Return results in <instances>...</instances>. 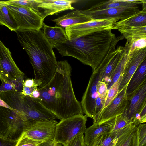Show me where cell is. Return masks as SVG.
Returning <instances> with one entry per match:
<instances>
[{
    "mask_svg": "<svg viewBox=\"0 0 146 146\" xmlns=\"http://www.w3.org/2000/svg\"><path fill=\"white\" fill-rule=\"evenodd\" d=\"M40 96V93L38 88L35 89L32 94L31 98L35 99H38Z\"/></svg>",
    "mask_w": 146,
    "mask_h": 146,
    "instance_id": "obj_45",
    "label": "cell"
},
{
    "mask_svg": "<svg viewBox=\"0 0 146 146\" xmlns=\"http://www.w3.org/2000/svg\"><path fill=\"white\" fill-rule=\"evenodd\" d=\"M7 3L3 5L0 8V25L5 26L11 31L16 32L18 30V27L7 7Z\"/></svg>",
    "mask_w": 146,
    "mask_h": 146,
    "instance_id": "obj_27",
    "label": "cell"
},
{
    "mask_svg": "<svg viewBox=\"0 0 146 146\" xmlns=\"http://www.w3.org/2000/svg\"><path fill=\"white\" fill-rule=\"evenodd\" d=\"M99 80L98 73L95 70L91 76L80 102L83 114L92 119L98 94L96 85Z\"/></svg>",
    "mask_w": 146,
    "mask_h": 146,
    "instance_id": "obj_15",
    "label": "cell"
},
{
    "mask_svg": "<svg viewBox=\"0 0 146 146\" xmlns=\"http://www.w3.org/2000/svg\"><path fill=\"white\" fill-rule=\"evenodd\" d=\"M0 106L8 108L11 110H14L11 108L7 104L0 98Z\"/></svg>",
    "mask_w": 146,
    "mask_h": 146,
    "instance_id": "obj_46",
    "label": "cell"
},
{
    "mask_svg": "<svg viewBox=\"0 0 146 146\" xmlns=\"http://www.w3.org/2000/svg\"><path fill=\"white\" fill-rule=\"evenodd\" d=\"M132 124L127 121L123 115H118L116 117L115 123L111 131L122 129Z\"/></svg>",
    "mask_w": 146,
    "mask_h": 146,
    "instance_id": "obj_34",
    "label": "cell"
},
{
    "mask_svg": "<svg viewBox=\"0 0 146 146\" xmlns=\"http://www.w3.org/2000/svg\"><path fill=\"white\" fill-rule=\"evenodd\" d=\"M58 123L55 119L25 121L23 134L31 139L42 142L54 140Z\"/></svg>",
    "mask_w": 146,
    "mask_h": 146,
    "instance_id": "obj_11",
    "label": "cell"
},
{
    "mask_svg": "<svg viewBox=\"0 0 146 146\" xmlns=\"http://www.w3.org/2000/svg\"><path fill=\"white\" fill-rule=\"evenodd\" d=\"M127 86L119 92L113 100L103 110L96 123H102L123 114L127 102Z\"/></svg>",
    "mask_w": 146,
    "mask_h": 146,
    "instance_id": "obj_14",
    "label": "cell"
},
{
    "mask_svg": "<svg viewBox=\"0 0 146 146\" xmlns=\"http://www.w3.org/2000/svg\"><path fill=\"white\" fill-rule=\"evenodd\" d=\"M34 1L35 0L7 1L8 4L30 8L39 13L38 10L35 6Z\"/></svg>",
    "mask_w": 146,
    "mask_h": 146,
    "instance_id": "obj_32",
    "label": "cell"
},
{
    "mask_svg": "<svg viewBox=\"0 0 146 146\" xmlns=\"http://www.w3.org/2000/svg\"><path fill=\"white\" fill-rule=\"evenodd\" d=\"M128 55L119 86V92L127 86L137 68L146 59V47L135 51L130 54H128Z\"/></svg>",
    "mask_w": 146,
    "mask_h": 146,
    "instance_id": "obj_17",
    "label": "cell"
},
{
    "mask_svg": "<svg viewBox=\"0 0 146 146\" xmlns=\"http://www.w3.org/2000/svg\"><path fill=\"white\" fill-rule=\"evenodd\" d=\"M17 141L9 140L0 136V146H15Z\"/></svg>",
    "mask_w": 146,
    "mask_h": 146,
    "instance_id": "obj_42",
    "label": "cell"
},
{
    "mask_svg": "<svg viewBox=\"0 0 146 146\" xmlns=\"http://www.w3.org/2000/svg\"><path fill=\"white\" fill-rule=\"evenodd\" d=\"M146 122V105L145 106L139 114L133 120L132 124L137 127L138 125L145 123Z\"/></svg>",
    "mask_w": 146,
    "mask_h": 146,
    "instance_id": "obj_37",
    "label": "cell"
},
{
    "mask_svg": "<svg viewBox=\"0 0 146 146\" xmlns=\"http://www.w3.org/2000/svg\"><path fill=\"white\" fill-rule=\"evenodd\" d=\"M124 39L122 35L116 36L107 54L95 70L98 73L99 80L104 82L106 85L118 62L124 48V47L120 46L116 49V44Z\"/></svg>",
    "mask_w": 146,
    "mask_h": 146,
    "instance_id": "obj_9",
    "label": "cell"
},
{
    "mask_svg": "<svg viewBox=\"0 0 146 146\" xmlns=\"http://www.w3.org/2000/svg\"><path fill=\"white\" fill-rule=\"evenodd\" d=\"M135 127L132 124L122 129L104 135L102 146H121Z\"/></svg>",
    "mask_w": 146,
    "mask_h": 146,
    "instance_id": "obj_20",
    "label": "cell"
},
{
    "mask_svg": "<svg viewBox=\"0 0 146 146\" xmlns=\"http://www.w3.org/2000/svg\"><path fill=\"white\" fill-rule=\"evenodd\" d=\"M146 26L132 27L118 30L121 33L124 38L129 43L135 40L146 38Z\"/></svg>",
    "mask_w": 146,
    "mask_h": 146,
    "instance_id": "obj_26",
    "label": "cell"
},
{
    "mask_svg": "<svg viewBox=\"0 0 146 146\" xmlns=\"http://www.w3.org/2000/svg\"><path fill=\"white\" fill-rule=\"evenodd\" d=\"M128 48L126 42L118 62L107 85L108 90L122 75L128 58Z\"/></svg>",
    "mask_w": 146,
    "mask_h": 146,
    "instance_id": "obj_25",
    "label": "cell"
},
{
    "mask_svg": "<svg viewBox=\"0 0 146 146\" xmlns=\"http://www.w3.org/2000/svg\"><path fill=\"white\" fill-rule=\"evenodd\" d=\"M65 146H87L84 134L81 133L76 136Z\"/></svg>",
    "mask_w": 146,
    "mask_h": 146,
    "instance_id": "obj_36",
    "label": "cell"
},
{
    "mask_svg": "<svg viewBox=\"0 0 146 146\" xmlns=\"http://www.w3.org/2000/svg\"><path fill=\"white\" fill-rule=\"evenodd\" d=\"M145 2L146 0H111L98 3L88 9L91 11L101 10L120 7L142 5Z\"/></svg>",
    "mask_w": 146,
    "mask_h": 146,
    "instance_id": "obj_24",
    "label": "cell"
},
{
    "mask_svg": "<svg viewBox=\"0 0 146 146\" xmlns=\"http://www.w3.org/2000/svg\"><path fill=\"white\" fill-rule=\"evenodd\" d=\"M126 42L128 54H130L135 51L146 47V38L136 39L129 43Z\"/></svg>",
    "mask_w": 146,
    "mask_h": 146,
    "instance_id": "obj_30",
    "label": "cell"
},
{
    "mask_svg": "<svg viewBox=\"0 0 146 146\" xmlns=\"http://www.w3.org/2000/svg\"><path fill=\"white\" fill-rule=\"evenodd\" d=\"M72 68L66 60L57 62L53 78L45 86L38 89V99L60 120L78 114H84L77 99L71 78Z\"/></svg>",
    "mask_w": 146,
    "mask_h": 146,
    "instance_id": "obj_1",
    "label": "cell"
},
{
    "mask_svg": "<svg viewBox=\"0 0 146 146\" xmlns=\"http://www.w3.org/2000/svg\"><path fill=\"white\" fill-rule=\"evenodd\" d=\"M78 1L75 0H35L34 3L44 19L48 15L66 10H74V8L72 5Z\"/></svg>",
    "mask_w": 146,
    "mask_h": 146,
    "instance_id": "obj_16",
    "label": "cell"
},
{
    "mask_svg": "<svg viewBox=\"0 0 146 146\" xmlns=\"http://www.w3.org/2000/svg\"><path fill=\"white\" fill-rule=\"evenodd\" d=\"M116 117L100 123H93L86 128L84 139L87 146H90L99 137L111 132L115 125Z\"/></svg>",
    "mask_w": 146,
    "mask_h": 146,
    "instance_id": "obj_18",
    "label": "cell"
},
{
    "mask_svg": "<svg viewBox=\"0 0 146 146\" xmlns=\"http://www.w3.org/2000/svg\"><path fill=\"white\" fill-rule=\"evenodd\" d=\"M0 98L11 108L19 111L25 121H50L57 119L38 99L10 91L0 94Z\"/></svg>",
    "mask_w": 146,
    "mask_h": 146,
    "instance_id": "obj_4",
    "label": "cell"
},
{
    "mask_svg": "<svg viewBox=\"0 0 146 146\" xmlns=\"http://www.w3.org/2000/svg\"><path fill=\"white\" fill-rule=\"evenodd\" d=\"M10 13L16 22L18 31H39L44 23L41 15L29 8L7 4Z\"/></svg>",
    "mask_w": 146,
    "mask_h": 146,
    "instance_id": "obj_7",
    "label": "cell"
},
{
    "mask_svg": "<svg viewBox=\"0 0 146 146\" xmlns=\"http://www.w3.org/2000/svg\"><path fill=\"white\" fill-rule=\"evenodd\" d=\"M96 91L101 98H106L108 90L106 84L104 82L99 80L96 85Z\"/></svg>",
    "mask_w": 146,
    "mask_h": 146,
    "instance_id": "obj_38",
    "label": "cell"
},
{
    "mask_svg": "<svg viewBox=\"0 0 146 146\" xmlns=\"http://www.w3.org/2000/svg\"><path fill=\"white\" fill-rule=\"evenodd\" d=\"M10 91H18L16 89V84L13 83H6L2 81L0 86V94Z\"/></svg>",
    "mask_w": 146,
    "mask_h": 146,
    "instance_id": "obj_39",
    "label": "cell"
},
{
    "mask_svg": "<svg viewBox=\"0 0 146 146\" xmlns=\"http://www.w3.org/2000/svg\"><path fill=\"white\" fill-rule=\"evenodd\" d=\"M111 29L92 33L54 46L62 57L74 58L94 71L108 53L116 36Z\"/></svg>",
    "mask_w": 146,
    "mask_h": 146,
    "instance_id": "obj_3",
    "label": "cell"
},
{
    "mask_svg": "<svg viewBox=\"0 0 146 146\" xmlns=\"http://www.w3.org/2000/svg\"><path fill=\"white\" fill-rule=\"evenodd\" d=\"M85 13L92 20L116 19L119 20L126 19L139 12L141 10L136 5L120 7L94 11L84 10Z\"/></svg>",
    "mask_w": 146,
    "mask_h": 146,
    "instance_id": "obj_12",
    "label": "cell"
},
{
    "mask_svg": "<svg viewBox=\"0 0 146 146\" xmlns=\"http://www.w3.org/2000/svg\"><path fill=\"white\" fill-rule=\"evenodd\" d=\"M146 81V59L133 74L127 86L126 94L128 96L134 92Z\"/></svg>",
    "mask_w": 146,
    "mask_h": 146,
    "instance_id": "obj_22",
    "label": "cell"
},
{
    "mask_svg": "<svg viewBox=\"0 0 146 146\" xmlns=\"http://www.w3.org/2000/svg\"><path fill=\"white\" fill-rule=\"evenodd\" d=\"M38 88V87L37 86L29 87L22 85V89L20 93L24 96L31 98L32 94L33 91L35 89Z\"/></svg>",
    "mask_w": 146,
    "mask_h": 146,
    "instance_id": "obj_40",
    "label": "cell"
},
{
    "mask_svg": "<svg viewBox=\"0 0 146 146\" xmlns=\"http://www.w3.org/2000/svg\"><path fill=\"white\" fill-rule=\"evenodd\" d=\"M17 39L29 56L33 69L38 88L47 84L55 73L57 62L53 50L54 46L45 37L43 31H18Z\"/></svg>",
    "mask_w": 146,
    "mask_h": 146,
    "instance_id": "obj_2",
    "label": "cell"
},
{
    "mask_svg": "<svg viewBox=\"0 0 146 146\" xmlns=\"http://www.w3.org/2000/svg\"><path fill=\"white\" fill-rule=\"evenodd\" d=\"M119 21L116 19L93 20L67 27L65 30L68 39L71 40L95 32L112 30L114 23Z\"/></svg>",
    "mask_w": 146,
    "mask_h": 146,
    "instance_id": "obj_10",
    "label": "cell"
},
{
    "mask_svg": "<svg viewBox=\"0 0 146 146\" xmlns=\"http://www.w3.org/2000/svg\"><path fill=\"white\" fill-rule=\"evenodd\" d=\"M144 26H146V10L142 9L126 19L119 20L115 23L113 29Z\"/></svg>",
    "mask_w": 146,
    "mask_h": 146,
    "instance_id": "obj_23",
    "label": "cell"
},
{
    "mask_svg": "<svg viewBox=\"0 0 146 146\" xmlns=\"http://www.w3.org/2000/svg\"><path fill=\"white\" fill-rule=\"evenodd\" d=\"M87 116L78 114L61 120L57 124L54 141L65 146L75 136L84 133Z\"/></svg>",
    "mask_w": 146,
    "mask_h": 146,
    "instance_id": "obj_6",
    "label": "cell"
},
{
    "mask_svg": "<svg viewBox=\"0 0 146 146\" xmlns=\"http://www.w3.org/2000/svg\"><path fill=\"white\" fill-rule=\"evenodd\" d=\"M41 142L31 139L23 134L18 140L15 146H37Z\"/></svg>",
    "mask_w": 146,
    "mask_h": 146,
    "instance_id": "obj_33",
    "label": "cell"
},
{
    "mask_svg": "<svg viewBox=\"0 0 146 146\" xmlns=\"http://www.w3.org/2000/svg\"><path fill=\"white\" fill-rule=\"evenodd\" d=\"M121 146H139L137 127H135L125 142Z\"/></svg>",
    "mask_w": 146,
    "mask_h": 146,
    "instance_id": "obj_29",
    "label": "cell"
},
{
    "mask_svg": "<svg viewBox=\"0 0 146 146\" xmlns=\"http://www.w3.org/2000/svg\"><path fill=\"white\" fill-rule=\"evenodd\" d=\"M127 97V104L123 115L127 121L132 123L136 116L146 105V81Z\"/></svg>",
    "mask_w": 146,
    "mask_h": 146,
    "instance_id": "obj_13",
    "label": "cell"
},
{
    "mask_svg": "<svg viewBox=\"0 0 146 146\" xmlns=\"http://www.w3.org/2000/svg\"><path fill=\"white\" fill-rule=\"evenodd\" d=\"M57 146H64L61 143H57Z\"/></svg>",
    "mask_w": 146,
    "mask_h": 146,
    "instance_id": "obj_47",
    "label": "cell"
},
{
    "mask_svg": "<svg viewBox=\"0 0 146 146\" xmlns=\"http://www.w3.org/2000/svg\"><path fill=\"white\" fill-rule=\"evenodd\" d=\"M137 127L139 146H146V124H139Z\"/></svg>",
    "mask_w": 146,
    "mask_h": 146,
    "instance_id": "obj_35",
    "label": "cell"
},
{
    "mask_svg": "<svg viewBox=\"0 0 146 146\" xmlns=\"http://www.w3.org/2000/svg\"><path fill=\"white\" fill-rule=\"evenodd\" d=\"M56 144L54 140H48L42 142L37 146H54Z\"/></svg>",
    "mask_w": 146,
    "mask_h": 146,
    "instance_id": "obj_44",
    "label": "cell"
},
{
    "mask_svg": "<svg viewBox=\"0 0 146 146\" xmlns=\"http://www.w3.org/2000/svg\"><path fill=\"white\" fill-rule=\"evenodd\" d=\"M25 122L19 111L0 106V136L1 137L18 141L24 133Z\"/></svg>",
    "mask_w": 146,
    "mask_h": 146,
    "instance_id": "obj_5",
    "label": "cell"
},
{
    "mask_svg": "<svg viewBox=\"0 0 146 146\" xmlns=\"http://www.w3.org/2000/svg\"><path fill=\"white\" fill-rule=\"evenodd\" d=\"M57 26L63 28L91 21L92 19L86 14L84 10H77L52 20Z\"/></svg>",
    "mask_w": 146,
    "mask_h": 146,
    "instance_id": "obj_19",
    "label": "cell"
},
{
    "mask_svg": "<svg viewBox=\"0 0 146 146\" xmlns=\"http://www.w3.org/2000/svg\"><path fill=\"white\" fill-rule=\"evenodd\" d=\"M105 100V98H101L97 94L92 118L93 123H96L101 113L104 109Z\"/></svg>",
    "mask_w": 146,
    "mask_h": 146,
    "instance_id": "obj_31",
    "label": "cell"
},
{
    "mask_svg": "<svg viewBox=\"0 0 146 146\" xmlns=\"http://www.w3.org/2000/svg\"><path fill=\"white\" fill-rule=\"evenodd\" d=\"M104 135H101L96 139L90 146H102Z\"/></svg>",
    "mask_w": 146,
    "mask_h": 146,
    "instance_id": "obj_43",
    "label": "cell"
},
{
    "mask_svg": "<svg viewBox=\"0 0 146 146\" xmlns=\"http://www.w3.org/2000/svg\"><path fill=\"white\" fill-rule=\"evenodd\" d=\"M122 78V75L118 79L108 90L105 98L104 109L109 104L118 94L119 88Z\"/></svg>",
    "mask_w": 146,
    "mask_h": 146,
    "instance_id": "obj_28",
    "label": "cell"
},
{
    "mask_svg": "<svg viewBox=\"0 0 146 146\" xmlns=\"http://www.w3.org/2000/svg\"><path fill=\"white\" fill-rule=\"evenodd\" d=\"M54 146H57V144H56Z\"/></svg>",
    "mask_w": 146,
    "mask_h": 146,
    "instance_id": "obj_48",
    "label": "cell"
},
{
    "mask_svg": "<svg viewBox=\"0 0 146 146\" xmlns=\"http://www.w3.org/2000/svg\"><path fill=\"white\" fill-rule=\"evenodd\" d=\"M22 85L31 87L34 86H39V85L35 79L28 78L22 81Z\"/></svg>",
    "mask_w": 146,
    "mask_h": 146,
    "instance_id": "obj_41",
    "label": "cell"
},
{
    "mask_svg": "<svg viewBox=\"0 0 146 146\" xmlns=\"http://www.w3.org/2000/svg\"><path fill=\"white\" fill-rule=\"evenodd\" d=\"M25 74L18 68L11 54L0 40V80L6 83L22 84Z\"/></svg>",
    "mask_w": 146,
    "mask_h": 146,
    "instance_id": "obj_8",
    "label": "cell"
},
{
    "mask_svg": "<svg viewBox=\"0 0 146 146\" xmlns=\"http://www.w3.org/2000/svg\"><path fill=\"white\" fill-rule=\"evenodd\" d=\"M42 28L45 37L54 47L68 39L65 29L61 27H50L44 23Z\"/></svg>",
    "mask_w": 146,
    "mask_h": 146,
    "instance_id": "obj_21",
    "label": "cell"
}]
</instances>
